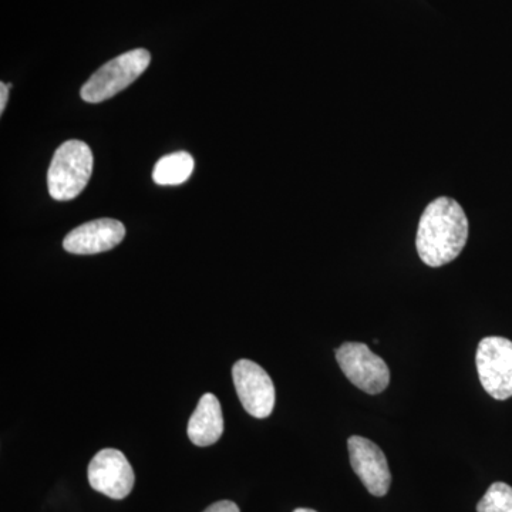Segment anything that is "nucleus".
I'll return each mask as SVG.
<instances>
[{
    "label": "nucleus",
    "instance_id": "nucleus-1",
    "mask_svg": "<svg viewBox=\"0 0 512 512\" xmlns=\"http://www.w3.org/2000/svg\"><path fill=\"white\" fill-rule=\"evenodd\" d=\"M468 220L461 205L441 197L427 205L417 229L416 247L421 261L431 268L450 264L466 247Z\"/></svg>",
    "mask_w": 512,
    "mask_h": 512
},
{
    "label": "nucleus",
    "instance_id": "nucleus-9",
    "mask_svg": "<svg viewBox=\"0 0 512 512\" xmlns=\"http://www.w3.org/2000/svg\"><path fill=\"white\" fill-rule=\"evenodd\" d=\"M126 237V228L111 218L90 221L74 228L64 238L63 248L74 255H94L110 251Z\"/></svg>",
    "mask_w": 512,
    "mask_h": 512
},
{
    "label": "nucleus",
    "instance_id": "nucleus-10",
    "mask_svg": "<svg viewBox=\"0 0 512 512\" xmlns=\"http://www.w3.org/2000/svg\"><path fill=\"white\" fill-rule=\"evenodd\" d=\"M188 437L198 447H208L217 443L224 433V416L220 400L212 393L204 394L192 413L187 427Z\"/></svg>",
    "mask_w": 512,
    "mask_h": 512
},
{
    "label": "nucleus",
    "instance_id": "nucleus-11",
    "mask_svg": "<svg viewBox=\"0 0 512 512\" xmlns=\"http://www.w3.org/2000/svg\"><path fill=\"white\" fill-rule=\"evenodd\" d=\"M194 171V158L180 151L158 160L153 171L154 183L158 185H180L191 177Z\"/></svg>",
    "mask_w": 512,
    "mask_h": 512
},
{
    "label": "nucleus",
    "instance_id": "nucleus-7",
    "mask_svg": "<svg viewBox=\"0 0 512 512\" xmlns=\"http://www.w3.org/2000/svg\"><path fill=\"white\" fill-rule=\"evenodd\" d=\"M89 483L97 493L123 500L134 487V471L126 456L116 448H104L90 461Z\"/></svg>",
    "mask_w": 512,
    "mask_h": 512
},
{
    "label": "nucleus",
    "instance_id": "nucleus-14",
    "mask_svg": "<svg viewBox=\"0 0 512 512\" xmlns=\"http://www.w3.org/2000/svg\"><path fill=\"white\" fill-rule=\"evenodd\" d=\"M9 87L8 84L0 83V114L6 109V103H8Z\"/></svg>",
    "mask_w": 512,
    "mask_h": 512
},
{
    "label": "nucleus",
    "instance_id": "nucleus-8",
    "mask_svg": "<svg viewBox=\"0 0 512 512\" xmlns=\"http://www.w3.org/2000/svg\"><path fill=\"white\" fill-rule=\"evenodd\" d=\"M350 464L366 490L375 497H384L392 484L389 463L380 447L365 437L348 440Z\"/></svg>",
    "mask_w": 512,
    "mask_h": 512
},
{
    "label": "nucleus",
    "instance_id": "nucleus-15",
    "mask_svg": "<svg viewBox=\"0 0 512 512\" xmlns=\"http://www.w3.org/2000/svg\"><path fill=\"white\" fill-rule=\"evenodd\" d=\"M293 512H316L315 510H309V508H298V510H295Z\"/></svg>",
    "mask_w": 512,
    "mask_h": 512
},
{
    "label": "nucleus",
    "instance_id": "nucleus-4",
    "mask_svg": "<svg viewBox=\"0 0 512 512\" xmlns=\"http://www.w3.org/2000/svg\"><path fill=\"white\" fill-rule=\"evenodd\" d=\"M335 355L340 369L357 389L369 394H379L389 386V367L365 343H343L336 349Z\"/></svg>",
    "mask_w": 512,
    "mask_h": 512
},
{
    "label": "nucleus",
    "instance_id": "nucleus-2",
    "mask_svg": "<svg viewBox=\"0 0 512 512\" xmlns=\"http://www.w3.org/2000/svg\"><path fill=\"white\" fill-rule=\"evenodd\" d=\"M93 173V153L86 143L70 140L57 148L47 173L53 200L70 201L79 197Z\"/></svg>",
    "mask_w": 512,
    "mask_h": 512
},
{
    "label": "nucleus",
    "instance_id": "nucleus-3",
    "mask_svg": "<svg viewBox=\"0 0 512 512\" xmlns=\"http://www.w3.org/2000/svg\"><path fill=\"white\" fill-rule=\"evenodd\" d=\"M151 55L146 49L131 50L123 53L116 59L101 66L84 84L82 99L87 103H101L116 96L130 84L136 82L138 77L146 72L150 66Z\"/></svg>",
    "mask_w": 512,
    "mask_h": 512
},
{
    "label": "nucleus",
    "instance_id": "nucleus-6",
    "mask_svg": "<svg viewBox=\"0 0 512 512\" xmlns=\"http://www.w3.org/2000/svg\"><path fill=\"white\" fill-rule=\"evenodd\" d=\"M232 379L242 407L256 419H266L274 412L275 386L261 366L248 359L232 367Z\"/></svg>",
    "mask_w": 512,
    "mask_h": 512
},
{
    "label": "nucleus",
    "instance_id": "nucleus-13",
    "mask_svg": "<svg viewBox=\"0 0 512 512\" xmlns=\"http://www.w3.org/2000/svg\"><path fill=\"white\" fill-rule=\"evenodd\" d=\"M204 512H241L238 505L232 501H218V503L210 505Z\"/></svg>",
    "mask_w": 512,
    "mask_h": 512
},
{
    "label": "nucleus",
    "instance_id": "nucleus-12",
    "mask_svg": "<svg viewBox=\"0 0 512 512\" xmlns=\"http://www.w3.org/2000/svg\"><path fill=\"white\" fill-rule=\"evenodd\" d=\"M477 512H512V487L494 483L477 504Z\"/></svg>",
    "mask_w": 512,
    "mask_h": 512
},
{
    "label": "nucleus",
    "instance_id": "nucleus-5",
    "mask_svg": "<svg viewBox=\"0 0 512 512\" xmlns=\"http://www.w3.org/2000/svg\"><path fill=\"white\" fill-rule=\"evenodd\" d=\"M477 372L485 392L495 400L512 397V342L490 336L478 345Z\"/></svg>",
    "mask_w": 512,
    "mask_h": 512
}]
</instances>
